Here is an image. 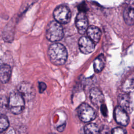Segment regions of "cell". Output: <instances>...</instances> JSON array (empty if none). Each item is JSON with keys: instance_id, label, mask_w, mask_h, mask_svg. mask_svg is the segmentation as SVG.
Listing matches in <instances>:
<instances>
[{"instance_id": "7a4b0ae2", "label": "cell", "mask_w": 134, "mask_h": 134, "mask_svg": "<svg viewBox=\"0 0 134 134\" xmlns=\"http://www.w3.org/2000/svg\"><path fill=\"white\" fill-rule=\"evenodd\" d=\"M46 36L47 39L51 42H57L61 40L64 36L62 25L55 20L50 21L46 28Z\"/></svg>"}, {"instance_id": "d6986e66", "label": "cell", "mask_w": 134, "mask_h": 134, "mask_svg": "<svg viewBox=\"0 0 134 134\" xmlns=\"http://www.w3.org/2000/svg\"><path fill=\"white\" fill-rule=\"evenodd\" d=\"M9 127V122L8 118L5 115H0V133L6 131Z\"/></svg>"}, {"instance_id": "3957f363", "label": "cell", "mask_w": 134, "mask_h": 134, "mask_svg": "<svg viewBox=\"0 0 134 134\" xmlns=\"http://www.w3.org/2000/svg\"><path fill=\"white\" fill-rule=\"evenodd\" d=\"M8 107L10 112L15 115L20 114L25 107V99L18 92L10 93L8 97Z\"/></svg>"}, {"instance_id": "ba28073f", "label": "cell", "mask_w": 134, "mask_h": 134, "mask_svg": "<svg viewBox=\"0 0 134 134\" xmlns=\"http://www.w3.org/2000/svg\"><path fill=\"white\" fill-rule=\"evenodd\" d=\"M79 46L81 52L85 54L92 52L95 49V43L86 36H82L80 38Z\"/></svg>"}, {"instance_id": "4fadbf2b", "label": "cell", "mask_w": 134, "mask_h": 134, "mask_svg": "<svg viewBox=\"0 0 134 134\" xmlns=\"http://www.w3.org/2000/svg\"><path fill=\"white\" fill-rule=\"evenodd\" d=\"M11 67L6 64L0 65V82L5 84L7 83L11 76Z\"/></svg>"}, {"instance_id": "8992f818", "label": "cell", "mask_w": 134, "mask_h": 134, "mask_svg": "<svg viewBox=\"0 0 134 134\" xmlns=\"http://www.w3.org/2000/svg\"><path fill=\"white\" fill-rule=\"evenodd\" d=\"M18 92L25 100H30L36 95V90L34 86L27 81L20 82L17 85Z\"/></svg>"}, {"instance_id": "ac0fdd59", "label": "cell", "mask_w": 134, "mask_h": 134, "mask_svg": "<svg viewBox=\"0 0 134 134\" xmlns=\"http://www.w3.org/2000/svg\"><path fill=\"white\" fill-rule=\"evenodd\" d=\"M9 109L8 98L5 95L0 96V113L5 115Z\"/></svg>"}, {"instance_id": "d4e9b609", "label": "cell", "mask_w": 134, "mask_h": 134, "mask_svg": "<svg viewBox=\"0 0 134 134\" xmlns=\"http://www.w3.org/2000/svg\"><path fill=\"white\" fill-rule=\"evenodd\" d=\"M6 134H15V132L13 129H10L7 130V132H6Z\"/></svg>"}, {"instance_id": "2e32d148", "label": "cell", "mask_w": 134, "mask_h": 134, "mask_svg": "<svg viewBox=\"0 0 134 134\" xmlns=\"http://www.w3.org/2000/svg\"><path fill=\"white\" fill-rule=\"evenodd\" d=\"M122 89L124 93H128L134 91V76L127 79L123 83Z\"/></svg>"}, {"instance_id": "7c38bea8", "label": "cell", "mask_w": 134, "mask_h": 134, "mask_svg": "<svg viewBox=\"0 0 134 134\" xmlns=\"http://www.w3.org/2000/svg\"><path fill=\"white\" fill-rule=\"evenodd\" d=\"M86 32L87 37L94 43H97L99 42L101 37L102 32L97 27L90 26L88 27Z\"/></svg>"}, {"instance_id": "8fae6325", "label": "cell", "mask_w": 134, "mask_h": 134, "mask_svg": "<svg viewBox=\"0 0 134 134\" xmlns=\"http://www.w3.org/2000/svg\"><path fill=\"white\" fill-rule=\"evenodd\" d=\"M91 102L96 107H100L104 104V97L102 92L97 88H93L90 92Z\"/></svg>"}, {"instance_id": "30bf717a", "label": "cell", "mask_w": 134, "mask_h": 134, "mask_svg": "<svg viewBox=\"0 0 134 134\" xmlns=\"http://www.w3.org/2000/svg\"><path fill=\"white\" fill-rule=\"evenodd\" d=\"M114 117L116 121L120 125L126 126L129 122V117L127 113L119 106L114 110Z\"/></svg>"}, {"instance_id": "cb8c5ba5", "label": "cell", "mask_w": 134, "mask_h": 134, "mask_svg": "<svg viewBox=\"0 0 134 134\" xmlns=\"http://www.w3.org/2000/svg\"><path fill=\"white\" fill-rule=\"evenodd\" d=\"M65 126V124H63V125H61V126L58 127V128H57L58 131H59L60 132H62L64 130V129Z\"/></svg>"}, {"instance_id": "603a6c76", "label": "cell", "mask_w": 134, "mask_h": 134, "mask_svg": "<svg viewBox=\"0 0 134 134\" xmlns=\"http://www.w3.org/2000/svg\"><path fill=\"white\" fill-rule=\"evenodd\" d=\"M100 107H101V110L102 111V114H103V115L104 116H106V113H107V109H106L105 105L104 104H103Z\"/></svg>"}, {"instance_id": "5b68a950", "label": "cell", "mask_w": 134, "mask_h": 134, "mask_svg": "<svg viewBox=\"0 0 134 134\" xmlns=\"http://www.w3.org/2000/svg\"><path fill=\"white\" fill-rule=\"evenodd\" d=\"M53 17L55 21L60 24L68 23L71 18V12L69 8L64 5L57 7L53 11Z\"/></svg>"}, {"instance_id": "e0dca14e", "label": "cell", "mask_w": 134, "mask_h": 134, "mask_svg": "<svg viewBox=\"0 0 134 134\" xmlns=\"http://www.w3.org/2000/svg\"><path fill=\"white\" fill-rule=\"evenodd\" d=\"M85 134H100V129L94 123L87 124L84 128Z\"/></svg>"}, {"instance_id": "ffe728a7", "label": "cell", "mask_w": 134, "mask_h": 134, "mask_svg": "<svg viewBox=\"0 0 134 134\" xmlns=\"http://www.w3.org/2000/svg\"><path fill=\"white\" fill-rule=\"evenodd\" d=\"M111 134H127L126 130L121 127H116L111 131Z\"/></svg>"}, {"instance_id": "277c9868", "label": "cell", "mask_w": 134, "mask_h": 134, "mask_svg": "<svg viewBox=\"0 0 134 134\" xmlns=\"http://www.w3.org/2000/svg\"><path fill=\"white\" fill-rule=\"evenodd\" d=\"M77 113L80 119L84 122L93 120L96 116L94 109L86 103L81 104L77 108Z\"/></svg>"}, {"instance_id": "9c48e42d", "label": "cell", "mask_w": 134, "mask_h": 134, "mask_svg": "<svg viewBox=\"0 0 134 134\" xmlns=\"http://www.w3.org/2000/svg\"><path fill=\"white\" fill-rule=\"evenodd\" d=\"M88 19L84 13L80 12L75 18V25L80 34H84L88 28Z\"/></svg>"}, {"instance_id": "5bb4252c", "label": "cell", "mask_w": 134, "mask_h": 134, "mask_svg": "<svg viewBox=\"0 0 134 134\" xmlns=\"http://www.w3.org/2000/svg\"><path fill=\"white\" fill-rule=\"evenodd\" d=\"M123 18L127 25H134V8L130 7H126L123 12Z\"/></svg>"}, {"instance_id": "7402d4cb", "label": "cell", "mask_w": 134, "mask_h": 134, "mask_svg": "<svg viewBox=\"0 0 134 134\" xmlns=\"http://www.w3.org/2000/svg\"><path fill=\"white\" fill-rule=\"evenodd\" d=\"M88 9V8L87 7V6L85 4H81L79 6V10L80 12H82V13H85Z\"/></svg>"}, {"instance_id": "44dd1931", "label": "cell", "mask_w": 134, "mask_h": 134, "mask_svg": "<svg viewBox=\"0 0 134 134\" xmlns=\"http://www.w3.org/2000/svg\"><path fill=\"white\" fill-rule=\"evenodd\" d=\"M38 88H39V93H43L45 91V90L47 88V85L44 82H41L39 83Z\"/></svg>"}, {"instance_id": "484cf974", "label": "cell", "mask_w": 134, "mask_h": 134, "mask_svg": "<svg viewBox=\"0 0 134 134\" xmlns=\"http://www.w3.org/2000/svg\"><path fill=\"white\" fill-rule=\"evenodd\" d=\"M49 134H55V133H49Z\"/></svg>"}, {"instance_id": "6da1fadb", "label": "cell", "mask_w": 134, "mask_h": 134, "mask_svg": "<svg viewBox=\"0 0 134 134\" xmlns=\"http://www.w3.org/2000/svg\"><path fill=\"white\" fill-rule=\"evenodd\" d=\"M48 54L51 63L56 65L64 64L68 58L66 48L58 42L53 43L49 46Z\"/></svg>"}, {"instance_id": "9a60e30c", "label": "cell", "mask_w": 134, "mask_h": 134, "mask_svg": "<svg viewBox=\"0 0 134 134\" xmlns=\"http://www.w3.org/2000/svg\"><path fill=\"white\" fill-rule=\"evenodd\" d=\"M106 62L105 56L103 54H100L96 57L93 62L94 69L97 73L101 72L104 69Z\"/></svg>"}, {"instance_id": "52a82bcc", "label": "cell", "mask_w": 134, "mask_h": 134, "mask_svg": "<svg viewBox=\"0 0 134 134\" xmlns=\"http://www.w3.org/2000/svg\"><path fill=\"white\" fill-rule=\"evenodd\" d=\"M119 106L123 109L127 113H130L133 109V104L130 96L126 93H121L118 97Z\"/></svg>"}]
</instances>
